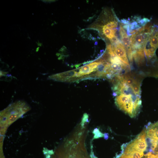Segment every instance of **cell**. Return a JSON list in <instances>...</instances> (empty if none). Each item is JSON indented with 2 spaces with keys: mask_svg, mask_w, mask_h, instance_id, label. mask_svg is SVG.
I'll return each instance as SVG.
<instances>
[{
  "mask_svg": "<svg viewBox=\"0 0 158 158\" xmlns=\"http://www.w3.org/2000/svg\"><path fill=\"white\" fill-rule=\"evenodd\" d=\"M157 77H158V75H157Z\"/></svg>",
  "mask_w": 158,
  "mask_h": 158,
  "instance_id": "17",
  "label": "cell"
},
{
  "mask_svg": "<svg viewBox=\"0 0 158 158\" xmlns=\"http://www.w3.org/2000/svg\"><path fill=\"white\" fill-rule=\"evenodd\" d=\"M136 95L140 96V83H138L130 87Z\"/></svg>",
  "mask_w": 158,
  "mask_h": 158,
  "instance_id": "12",
  "label": "cell"
},
{
  "mask_svg": "<svg viewBox=\"0 0 158 158\" xmlns=\"http://www.w3.org/2000/svg\"><path fill=\"white\" fill-rule=\"evenodd\" d=\"M84 133H74L65 143L62 158H89L85 147Z\"/></svg>",
  "mask_w": 158,
  "mask_h": 158,
  "instance_id": "2",
  "label": "cell"
},
{
  "mask_svg": "<svg viewBox=\"0 0 158 158\" xmlns=\"http://www.w3.org/2000/svg\"><path fill=\"white\" fill-rule=\"evenodd\" d=\"M104 134V139L106 140H107L109 138V134L107 133H105Z\"/></svg>",
  "mask_w": 158,
  "mask_h": 158,
  "instance_id": "16",
  "label": "cell"
},
{
  "mask_svg": "<svg viewBox=\"0 0 158 158\" xmlns=\"http://www.w3.org/2000/svg\"><path fill=\"white\" fill-rule=\"evenodd\" d=\"M147 158H158V156L152 154L151 152H148L146 155Z\"/></svg>",
  "mask_w": 158,
  "mask_h": 158,
  "instance_id": "15",
  "label": "cell"
},
{
  "mask_svg": "<svg viewBox=\"0 0 158 158\" xmlns=\"http://www.w3.org/2000/svg\"><path fill=\"white\" fill-rule=\"evenodd\" d=\"M92 133L95 134L93 137L94 139L104 137V134L102 133L97 128H95L93 131Z\"/></svg>",
  "mask_w": 158,
  "mask_h": 158,
  "instance_id": "13",
  "label": "cell"
},
{
  "mask_svg": "<svg viewBox=\"0 0 158 158\" xmlns=\"http://www.w3.org/2000/svg\"><path fill=\"white\" fill-rule=\"evenodd\" d=\"M88 115L86 114H85L83 115L81 124V126L82 127H83L85 123L88 122Z\"/></svg>",
  "mask_w": 158,
  "mask_h": 158,
  "instance_id": "14",
  "label": "cell"
},
{
  "mask_svg": "<svg viewBox=\"0 0 158 158\" xmlns=\"http://www.w3.org/2000/svg\"><path fill=\"white\" fill-rule=\"evenodd\" d=\"M100 62H93L82 67L78 71H76V77H80L90 74L93 71L97 70L98 66L101 63Z\"/></svg>",
  "mask_w": 158,
  "mask_h": 158,
  "instance_id": "9",
  "label": "cell"
},
{
  "mask_svg": "<svg viewBox=\"0 0 158 158\" xmlns=\"http://www.w3.org/2000/svg\"><path fill=\"white\" fill-rule=\"evenodd\" d=\"M146 43L156 49L158 48V27L153 26Z\"/></svg>",
  "mask_w": 158,
  "mask_h": 158,
  "instance_id": "10",
  "label": "cell"
},
{
  "mask_svg": "<svg viewBox=\"0 0 158 158\" xmlns=\"http://www.w3.org/2000/svg\"><path fill=\"white\" fill-rule=\"evenodd\" d=\"M76 71L74 70L70 71L52 75L49 76L48 78L61 82L70 81L73 78L76 77Z\"/></svg>",
  "mask_w": 158,
  "mask_h": 158,
  "instance_id": "8",
  "label": "cell"
},
{
  "mask_svg": "<svg viewBox=\"0 0 158 158\" xmlns=\"http://www.w3.org/2000/svg\"><path fill=\"white\" fill-rule=\"evenodd\" d=\"M119 33L121 42L124 46L129 60L130 62L133 61V56L131 49L130 39L121 23L120 24Z\"/></svg>",
  "mask_w": 158,
  "mask_h": 158,
  "instance_id": "6",
  "label": "cell"
},
{
  "mask_svg": "<svg viewBox=\"0 0 158 158\" xmlns=\"http://www.w3.org/2000/svg\"><path fill=\"white\" fill-rule=\"evenodd\" d=\"M153 27L150 23L146 24L133 34L130 39L133 58L139 65L144 60V47Z\"/></svg>",
  "mask_w": 158,
  "mask_h": 158,
  "instance_id": "1",
  "label": "cell"
},
{
  "mask_svg": "<svg viewBox=\"0 0 158 158\" xmlns=\"http://www.w3.org/2000/svg\"><path fill=\"white\" fill-rule=\"evenodd\" d=\"M112 48L114 53L119 59L130 66L126 49L121 41L117 38L113 42Z\"/></svg>",
  "mask_w": 158,
  "mask_h": 158,
  "instance_id": "5",
  "label": "cell"
},
{
  "mask_svg": "<svg viewBox=\"0 0 158 158\" xmlns=\"http://www.w3.org/2000/svg\"><path fill=\"white\" fill-rule=\"evenodd\" d=\"M143 155V152L132 151L125 153L121 158H141Z\"/></svg>",
  "mask_w": 158,
  "mask_h": 158,
  "instance_id": "11",
  "label": "cell"
},
{
  "mask_svg": "<svg viewBox=\"0 0 158 158\" xmlns=\"http://www.w3.org/2000/svg\"><path fill=\"white\" fill-rule=\"evenodd\" d=\"M30 109L29 106L25 102L19 101L9 105L0 113L2 121H8L10 124L20 117Z\"/></svg>",
  "mask_w": 158,
  "mask_h": 158,
  "instance_id": "3",
  "label": "cell"
},
{
  "mask_svg": "<svg viewBox=\"0 0 158 158\" xmlns=\"http://www.w3.org/2000/svg\"><path fill=\"white\" fill-rule=\"evenodd\" d=\"M107 13L106 20L102 26V32L104 36L107 39L113 42L117 38L116 32L117 30L118 20L113 14Z\"/></svg>",
  "mask_w": 158,
  "mask_h": 158,
  "instance_id": "4",
  "label": "cell"
},
{
  "mask_svg": "<svg viewBox=\"0 0 158 158\" xmlns=\"http://www.w3.org/2000/svg\"><path fill=\"white\" fill-rule=\"evenodd\" d=\"M147 146L145 138H141L138 137L133 142L128 145L125 153L132 151L143 152L146 149Z\"/></svg>",
  "mask_w": 158,
  "mask_h": 158,
  "instance_id": "7",
  "label": "cell"
}]
</instances>
